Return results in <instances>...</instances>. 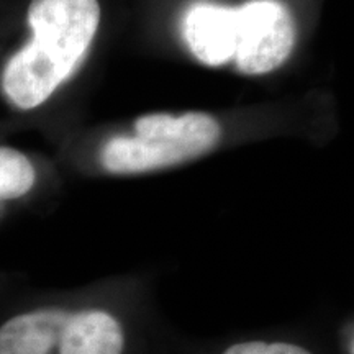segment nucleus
<instances>
[{
	"label": "nucleus",
	"instance_id": "5",
	"mask_svg": "<svg viewBox=\"0 0 354 354\" xmlns=\"http://www.w3.org/2000/svg\"><path fill=\"white\" fill-rule=\"evenodd\" d=\"M69 313L43 308L21 313L0 328V354H50L59 344Z\"/></svg>",
	"mask_w": 354,
	"mask_h": 354
},
{
	"label": "nucleus",
	"instance_id": "8",
	"mask_svg": "<svg viewBox=\"0 0 354 354\" xmlns=\"http://www.w3.org/2000/svg\"><path fill=\"white\" fill-rule=\"evenodd\" d=\"M223 354H312L307 349L290 343L243 342L230 346Z\"/></svg>",
	"mask_w": 354,
	"mask_h": 354
},
{
	"label": "nucleus",
	"instance_id": "3",
	"mask_svg": "<svg viewBox=\"0 0 354 354\" xmlns=\"http://www.w3.org/2000/svg\"><path fill=\"white\" fill-rule=\"evenodd\" d=\"M233 61L246 76L272 73L294 50V17L279 0H251L233 8Z\"/></svg>",
	"mask_w": 354,
	"mask_h": 354
},
{
	"label": "nucleus",
	"instance_id": "4",
	"mask_svg": "<svg viewBox=\"0 0 354 354\" xmlns=\"http://www.w3.org/2000/svg\"><path fill=\"white\" fill-rule=\"evenodd\" d=\"M183 37L197 61L205 66H221L233 59V8L215 3H196L183 21Z\"/></svg>",
	"mask_w": 354,
	"mask_h": 354
},
{
	"label": "nucleus",
	"instance_id": "1",
	"mask_svg": "<svg viewBox=\"0 0 354 354\" xmlns=\"http://www.w3.org/2000/svg\"><path fill=\"white\" fill-rule=\"evenodd\" d=\"M30 39L8 57L0 87L19 110H35L71 77L94 41L100 21L97 0H32Z\"/></svg>",
	"mask_w": 354,
	"mask_h": 354
},
{
	"label": "nucleus",
	"instance_id": "6",
	"mask_svg": "<svg viewBox=\"0 0 354 354\" xmlns=\"http://www.w3.org/2000/svg\"><path fill=\"white\" fill-rule=\"evenodd\" d=\"M120 323L104 310L69 315L59 339V354H122Z\"/></svg>",
	"mask_w": 354,
	"mask_h": 354
},
{
	"label": "nucleus",
	"instance_id": "7",
	"mask_svg": "<svg viewBox=\"0 0 354 354\" xmlns=\"http://www.w3.org/2000/svg\"><path fill=\"white\" fill-rule=\"evenodd\" d=\"M37 183V171L28 158L10 146H0V202L26 196Z\"/></svg>",
	"mask_w": 354,
	"mask_h": 354
},
{
	"label": "nucleus",
	"instance_id": "2",
	"mask_svg": "<svg viewBox=\"0 0 354 354\" xmlns=\"http://www.w3.org/2000/svg\"><path fill=\"white\" fill-rule=\"evenodd\" d=\"M218 140L220 125L209 113H149L136 120L135 135L110 140L100 161L113 174H141L202 156Z\"/></svg>",
	"mask_w": 354,
	"mask_h": 354
}]
</instances>
